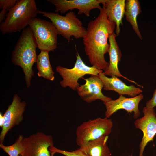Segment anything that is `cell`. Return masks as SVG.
<instances>
[{
	"instance_id": "obj_1",
	"label": "cell",
	"mask_w": 156,
	"mask_h": 156,
	"mask_svg": "<svg viewBox=\"0 0 156 156\" xmlns=\"http://www.w3.org/2000/svg\"><path fill=\"white\" fill-rule=\"evenodd\" d=\"M105 3L102 4L98 16L89 22L86 33L83 38L85 51L90 64L104 71L109 64L104 56L109 48L108 39L114 32L116 25L115 23L108 20Z\"/></svg>"
},
{
	"instance_id": "obj_2",
	"label": "cell",
	"mask_w": 156,
	"mask_h": 156,
	"mask_svg": "<svg viewBox=\"0 0 156 156\" xmlns=\"http://www.w3.org/2000/svg\"><path fill=\"white\" fill-rule=\"evenodd\" d=\"M37 47L35 38L29 26L23 30L12 52V62L22 68L27 87L30 86L34 75L32 67L37 59Z\"/></svg>"
},
{
	"instance_id": "obj_3",
	"label": "cell",
	"mask_w": 156,
	"mask_h": 156,
	"mask_svg": "<svg viewBox=\"0 0 156 156\" xmlns=\"http://www.w3.org/2000/svg\"><path fill=\"white\" fill-rule=\"evenodd\" d=\"M34 0H18L0 23V29L4 34L20 31L26 28L31 19L38 14Z\"/></svg>"
},
{
	"instance_id": "obj_4",
	"label": "cell",
	"mask_w": 156,
	"mask_h": 156,
	"mask_svg": "<svg viewBox=\"0 0 156 156\" xmlns=\"http://www.w3.org/2000/svg\"><path fill=\"white\" fill-rule=\"evenodd\" d=\"M38 13L49 18L56 29L58 34L62 35L68 42L71 40L72 36L77 39L83 38L86 33V29L74 12H70L64 16L57 13L39 10Z\"/></svg>"
},
{
	"instance_id": "obj_5",
	"label": "cell",
	"mask_w": 156,
	"mask_h": 156,
	"mask_svg": "<svg viewBox=\"0 0 156 156\" xmlns=\"http://www.w3.org/2000/svg\"><path fill=\"white\" fill-rule=\"evenodd\" d=\"M28 25L41 51H53L57 48L58 34L51 22L35 18L31 19Z\"/></svg>"
},
{
	"instance_id": "obj_6",
	"label": "cell",
	"mask_w": 156,
	"mask_h": 156,
	"mask_svg": "<svg viewBox=\"0 0 156 156\" xmlns=\"http://www.w3.org/2000/svg\"><path fill=\"white\" fill-rule=\"evenodd\" d=\"M113 126L112 120L106 117L99 118L83 122L77 127L76 142L79 146L82 144L108 136L111 132Z\"/></svg>"
},
{
	"instance_id": "obj_7",
	"label": "cell",
	"mask_w": 156,
	"mask_h": 156,
	"mask_svg": "<svg viewBox=\"0 0 156 156\" xmlns=\"http://www.w3.org/2000/svg\"><path fill=\"white\" fill-rule=\"evenodd\" d=\"M56 69L62 78L60 82L61 86L64 88L69 87L74 90H77L80 85L78 82L79 78L87 74L98 75L100 73L103 72V70L94 66L89 67L86 65L78 52L73 68H68L59 66Z\"/></svg>"
},
{
	"instance_id": "obj_8",
	"label": "cell",
	"mask_w": 156,
	"mask_h": 156,
	"mask_svg": "<svg viewBox=\"0 0 156 156\" xmlns=\"http://www.w3.org/2000/svg\"><path fill=\"white\" fill-rule=\"evenodd\" d=\"M22 142L25 148L20 156H52L49 150L53 146L52 137L38 132L27 137L23 138Z\"/></svg>"
},
{
	"instance_id": "obj_9",
	"label": "cell",
	"mask_w": 156,
	"mask_h": 156,
	"mask_svg": "<svg viewBox=\"0 0 156 156\" xmlns=\"http://www.w3.org/2000/svg\"><path fill=\"white\" fill-rule=\"evenodd\" d=\"M142 112L144 116L137 119L134 122L135 127L143 132V136L139 145V156H143L144 148L148 143L153 141L156 134V114L154 108L144 107Z\"/></svg>"
},
{
	"instance_id": "obj_10",
	"label": "cell",
	"mask_w": 156,
	"mask_h": 156,
	"mask_svg": "<svg viewBox=\"0 0 156 156\" xmlns=\"http://www.w3.org/2000/svg\"><path fill=\"white\" fill-rule=\"evenodd\" d=\"M107 0H48L47 1L54 5L56 13H64L69 10H78V14H84L89 17L92 10L102 8L100 4L105 3Z\"/></svg>"
},
{
	"instance_id": "obj_11",
	"label": "cell",
	"mask_w": 156,
	"mask_h": 156,
	"mask_svg": "<svg viewBox=\"0 0 156 156\" xmlns=\"http://www.w3.org/2000/svg\"><path fill=\"white\" fill-rule=\"evenodd\" d=\"M26 106L25 101H21L17 94L3 114L5 122L1 128L0 135V143H3L7 133L14 126L19 125L23 119V114Z\"/></svg>"
},
{
	"instance_id": "obj_12",
	"label": "cell",
	"mask_w": 156,
	"mask_h": 156,
	"mask_svg": "<svg viewBox=\"0 0 156 156\" xmlns=\"http://www.w3.org/2000/svg\"><path fill=\"white\" fill-rule=\"evenodd\" d=\"M143 98L144 96L142 94L135 97L129 98L121 95L116 99H112L103 102L106 108L105 117L109 118L117 111L123 109L128 113L133 112L134 118H138L140 114L139 109V104Z\"/></svg>"
},
{
	"instance_id": "obj_13",
	"label": "cell",
	"mask_w": 156,
	"mask_h": 156,
	"mask_svg": "<svg viewBox=\"0 0 156 156\" xmlns=\"http://www.w3.org/2000/svg\"><path fill=\"white\" fill-rule=\"evenodd\" d=\"M84 84L80 85L77 90L78 95L85 101L89 103L97 99L103 102L112 100L111 98L104 95L102 92L103 83L98 75H92L84 79Z\"/></svg>"
},
{
	"instance_id": "obj_14",
	"label": "cell",
	"mask_w": 156,
	"mask_h": 156,
	"mask_svg": "<svg viewBox=\"0 0 156 156\" xmlns=\"http://www.w3.org/2000/svg\"><path fill=\"white\" fill-rule=\"evenodd\" d=\"M116 35L114 32L109 37L110 46L108 53L109 55V62L107 68L104 71L103 73L106 76L122 77L139 87L143 88V86L139 85L135 81L130 80L123 76L119 71L118 64L120 61L122 54L116 39Z\"/></svg>"
},
{
	"instance_id": "obj_15",
	"label": "cell",
	"mask_w": 156,
	"mask_h": 156,
	"mask_svg": "<svg viewBox=\"0 0 156 156\" xmlns=\"http://www.w3.org/2000/svg\"><path fill=\"white\" fill-rule=\"evenodd\" d=\"M103 72L100 73L98 76L103 83L104 90H113L120 95H127L131 97L136 96L142 92L141 89L133 85L126 84L118 77L113 76L108 77Z\"/></svg>"
},
{
	"instance_id": "obj_16",
	"label": "cell",
	"mask_w": 156,
	"mask_h": 156,
	"mask_svg": "<svg viewBox=\"0 0 156 156\" xmlns=\"http://www.w3.org/2000/svg\"><path fill=\"white\" fill-rule=\"evenodd\" d=\"M125 0H107L105 3L108 20L116 24V33L118 36L120 32V25H123L122 18L125 11Z\"/></svg>"
},
{
	"instance_id": "obj_17",
	"label": "cell",
	"mask_w": 156,
	"mask_h": 156,
	"mask_svg": "<svg viewBox=\"0 0 156 156\" xmlns=\"http://www.w3.org/2000/svg\"><path fill=\"white\" fill-rule=\"evenodd\" d=\"M108 136H102L96 140L83 144L79 148L87 156H111L107 144Z\"/></svg>"
},
{
	"instance_id": "obj_18",
	"label": "cell",
	"mask_w": 156,
	"mask_h": 156,
	"mask_svg": "<svg viewBox=\"0 0 156 156\" xmlns=\"http://www.w3.org/2000/svg\"><path fill=\"white\" fill-rule=\"evenodd\" d=\"M141 12L140 3L138 0H127L125 1L124 14L126 20L131 25L133 29L141 40L142 37L137 22L138 16Z\"/></svg>"
},
{
	"instance_id": "obj_19",
	"label": "cell",
	"mask_w": 156,
	"mask_h": 156,
	"mask_svg": "<svg viewBox=\"0 0 156 156\" xmlns=\"http://www.w3.org/2000/svg\"><path fill=\"white\" fill-rule=\"evenodd\" d=\"M49 52L41 51L38 56L36 61L37 67L38 70V75L48 80L53 81L55 77L54 72L51 65Z\"/></svg>"
},
{
	"instance_id": "obj_20",
	"label": "cell",
	"mask_w": 156,
	"mask_h": 156,
	"mask_svg": "<svg viewBox=\"0 0 156 156\" xmlns=\"http://www.w3.org/2000/svg\"><path fill=\"white\" fill-rule=\"evenodd\" d=\"M23 136L20 135L15 142L9 146L0 143V147L9 156H20L24 153L25 148L22 142Z\"/></svg>"
},
{
	"instance_id": "obj_21",
	"label": "cell",
	"mask_w": 156,
	"mask_h": 156,
	"mask_svg": "<svg viewBox=\"0 0 156 156\" xmlns=\"http://www.w3.org/2000/svg\"><path fill=\"white\" fill-rule=\"evenodd\" d=\"M17 0H0V9L2 10L0 13V23L5 19L7 12L16 4Z\"/></svg>"
},
{
	"instance_id": "obj_22",
	"label": "cell",
	"mask_w": 156,
	"mask_h": 156,
	"mask_svg": "<svg viewBox=\"0 0 156 156\" xmlns=\"http://www.w3.org/2000/svg\"><path fill=\"white\" fill-rule=\"evenodd\" d=\"M49 150L52 156L56 153H59L65 156H87L79 148L70 151L60 150L53 146L49 148Z\"/></svg>"
},
{
	"instance_id": "obj_23",
	"label": "cell",
	"mask_w": 156,
	"mask_h": 156,
	"mask_svg": "<svg viewBox=\"0 0 156 156\" xmlns=\"http://www.w3.org/2000/svg\"><path fill=\"white\" fill-rule=\"evenodd\" d=\"M156 106V88L155 89L152 98L146 103V107L149 109L153 108Z\"/></svg>"
},
{
	"instance_id": "obj_24",
	"label": "cell",
	"mask_w": 156,
	"mask_h": 156,
	"mask_svg": "<svg viewBox=\"0 0 156 156\" xmlns=\"http://www.w3.org/2000/svg\"><path fill=\"white\" fill-rule=\"evenodd\" d=\"M5 122V119L3 115L0 113V126L1 128L3 126Z\"/></svg>"
},
{
	"instance_id": "obj_25",
	"label": "cell",
	"mask_w": 156,
	"mask_h": 156,
	"mask_svg": "<svg viewBox=\"0 0 156 156\" xmlns=\"http://www.w3.org/2000/svg\"><path fill=\"white\" fill-rule=\"evenodd\" d=\"M129 156H132V155L131 154V155H129Z\"/></svg>"
}]
</instances>
